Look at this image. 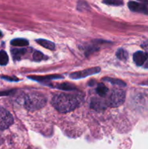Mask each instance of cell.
Listing matches in <instances>:
<instances>
[{
  "mask_svg": "<svg viewBox=\"0 0 148 149\" xmlns=\"http://www.w3.org/2000/svg\"><path fill=\"white\" fill-rule=\"evenodd\" d=\"M83 97L80 95L59 93L52 98V104L53 107L61 113H67L73 111L80 106Z\"/></svg>",
  "mask_w": 148,
  "mask_h": 149,
  "instance_id": "6da1fadb",
  "label": "cell"
},
{
  "mask_svg": "<svg viewBox=\"0 0 148 149\" xmlns=\"http://www.w3.org/2000/svg\"><path fill=\"white\" fill-rule=\"evenodd\" d=\"M46 102V97L41 93H28L25 97L24 107L28 111L39 110L45 106Z\"/></svg>",
  "mask_w": 148,
  "mask_h": 149,
  "instance_id": "7a4b0ae2",
  "label": "cell"
},
{
  "mask_svg": "<svg viewBox=\"0 0 148 149\" xmlns=\"http://www.w3.org/2000/svg\"><path fill=\"white\" fill-rule=\"evenodd\" d=\"M125 97H126V93L124 90L120 89H113L106 99V104L109 107H118L123 104L125 100Z\"/></svg>",
  "mask_w": 148,
  "mask_h": 149,
  "instance_id": "3957f363",
  "label": "cell"
},
{
  "mask_svg": "<svg viewBox=\"0 0 148 149\" xmlns=\"http://www.w3.org/2000/svg\"><path fill=\"white\" fill-rule=\"evenodd\" d=\"M13 122L14 119L11 113L7 109L0 107V130L8 129Z\"/></svg>",
  "mask_w": 148,
  "mask_h": 149,
  "instance_id": "277c9868",
  "label": "cell"
},
{
  "mask_svg": "<svg viewBox=\"0 0 148 149\" xmlns=\"http://www.w3.org/2000/svg\"><path fill=\"white\" fill-rule=\"evenodd\" d=\"M100 71V68L99 67H94V68H87L83 71H76V72L72 73L70 74V77L73 79H78L85 78V77H89V76L94 75V74H97Z\"/></svg>",
  "mask_w": 148,
  "mask_h": 149,
  "instance_id": "5b68a950",
  "label": "cell"
},
{
  "mask_svg": "<svg viewBox=\"0 0 148 149\" xmlns=\"http://www.w3.org/2000/svg\"><path fill=\"white\" fill-rule=\"evenodd\" d=\"M128 6L131 11L143 13V14H148V8L145 4H141V3L136 2V1H131L128 4Z\"/></svg>",
  "mask_w": 148,
  "mask_h": 149,
  "instance_id": "8992f818",
  "label": "cell"
},
{
  "mask_svg": "<svg viewBox=\"0 0 148 149\" xmlns=\"http://www.w3.org/2000/svg\"><path fill=\"white\" fill-rule=\"evenodd\" d=\"M147 58V54L142 51H137L133 54V59L135 63L139 66L143 65Z\"/></svg>",
  "mask_w": 148,
  "mask_h": 149,
  "instance_id": "52a82bcc",
  "label": "cell"
},
{
  "mask_svg": "<svg viewBox=\"0 0 148 149\" xmlns=\"http://www.w3.org/2000/svg\"><path fill=\"white\" fill-rule=\"evenodd\" d=\"M91 107L95 110H100V109H104L107 107L106 102H103L102 100L98 98H93L91 100Z\"/></svg>",
  "mask_w": 148,
  "mask_h": 149,
  "instance_id": "ba28073f",
  "label": "cell"
},
{
  "mask_svg": "<svg viewBox=\"0 0 148 149\" xmlns=\"http://www.w3.org/2000/svg\"><path fill=\"white\" fill-rule=\"evenodd\" d=\"M36 42H37L38 44H39L41 46L46 48V49H50V50H54V49H55V43L52 42L51 41L46 40V39H36Z\"/></svg>",
  "mask_w": 148,
  "mask_h": 149,
  "instance_id": "9c48e42d",
  "label": "cell"
},
{
  "mask_svg": "<svg viewBox=\"0 0 148 149\" xmlns=\"http://www.w3.org/2000/svg\"><path fill=\"white\" fill-rule=\"evenodd\" d=\"M29 78L31 79L35 80V81H49L51 79H62L63 78V77L59 75H49V76H46V77H29Z\"/></svg>",
  "mask_w": 148,
  "mask_h": 149,
  "instance_id": "30bf717a",
  "label": "cell"
},
{
  "mask_svg": "<svg viewBox=\"0 0 148 149\" xmlns=\"http://www.w3.org/2000/svg\"><path fill=\"white\" fill-rule=\"evenodd\" d=\"M55 87L61 90H65V91H72L75 90V85L70 83H60V84H55Z\"/></svg>",
  "mask_w": 148,
  "mask_h": 149,
  "instance_id": "8fae6325",
  "label": "cell"
},
{
  "mask_svg": "<svg viewBox=\"0 0 148 149\" xmlns=\"http://www.w3.org/2000/svg\"><path fill=\"white\" fill-rule=\"evenodd\" d=\"M96 91H97V93L100 97H104L108 93V88L104 84H103L102 83H99L97 84Z\"/></svg>",
  "mask_w": 148,
  "mask_h": 149,
  "instance_id": "7c38bea8",
  "label": "cell"
},
{
  "mask_svg": "<svg viewBox=\"0 0 148 149\" xmlns=\"http://www.w3.org/2000/svg\"><path fill=\"white\" fill-rule=\"evenodd\" d=\"M102 80L103 81L111 83L113 84H116V85L120 86V87H125L126 85L124 81H122L121 79H114L111 78V77H104V78L102 79Z\"/></svg>",
  "mask_w": 148,
  "mask_h": 149,
  "instance_id": "4fadbf2b",
  "label": "cell"
},
{
  "mask_svg": "<svg viewBox=\"0 0 148 149\" xmlns=\"http://www.w3.org/2000/svg\"><path fill=\"white\" fill-rule=\"evenodd\" d=\"M27 52L26 49H12V54L15 60H20L23 55Z\"/></svg>",
  "mask_w": 148,
  "mask_h": 149,
  "instance_id": "5bb4252c",
  "label": "cell"
},
{
  "mask_svg": "<svg viewBox=\"0 0 148 149\" xmlns=\"http://www.w3.org/2000/svg\"><path fill=\"white\" fill-rule=\"evenodd\" d=\"M11 45L16 47H25L28 45V41L25 39H15L11 41Z\"/></svg>",
  "mask_w": 148,
  "mask_h": 149,
  "instance_id": "9a60e30c",
  "label": "cell"
},
{
  "mask_svg": "<svg viewBox=\"0 0 148 149\" xmlns=\"http://www.w3.org/2000/svg\"><path fill=\"white\" fill-rule=\"evenodd\" d=\"M8 61H9V58L7 52L4 50L0 51V65H7Z\"/></svg>",
  "mask_w": 148,
  "mask_h": 149,
  "instance_id": "2e32d148",
  "label": "cell"
},
{
  "mask_svg": "<svg viewBox=\"0 0 148 149\" xmlns=\"http://www.w3.org/2000/svg\"><path fill=\"white\" fill-rule=\"evenodd\" d=\"M116 56L119 60L126 61L128 58V52L123 49H119L116 52Z\"/></svg>",
  "mask_w": 148,
  "mask_h": 149,
  "instance_id": "e0dca14e",
  "label": "cell"
},
{
  "mask_svg": "<svg viewBox=\"0 0 148 149\" xmlns=\"http://www.w3.org/2000/svg\"><path fill=\"white\" fill-rule=\"evenodd\" d=\"M102 2L112 6H120L123 4V0H102Z\"/></svg>",
  "mask_w": 148,
  "mask_h": 149,
  "instance_id": "ac0fdd59",
  "label": "cell"
},
{
  "mask_svg": "<svg viewBox=\"0 0 148 149\" xmlns=\"http://www.w3.org/2000/svg\"><path fill=\"white\" fill-rule=\"evenodd\" d=\"M33 58L35 61H41L42 60L45 59V56L42 52L39 51H35L33 54Z\"/></svg>",
  "mask_w": 148,
  "mask_h": 149,
  "instance_id": "d6986e66",
  "label": "cell"
},
{
  "mask_svg": "<svg viewBox=\"0 0 148 149\" xmlns=\"http://www.w3.org/2000/svg\"><path fill=\"white\" fill-rule=\"evenodd\" d=\"M3 79H7L8 81H18V79L15 78V77H2Z\"/></svg>",
  "mask_w": 148,
  "mask_h": 149,
  "instance_id": "ffe728a7",
  "label": "cell"
},
{
  "mask_svg": "<svg viewBox=\"0 0 148 149\" xmlns=\"http://www.w3.org/2000/svg\"><path fill=\"white\" fill-rule=\"evenodd\" d=\"M12 92V90H7V91L0 92V96L1 95H10Z\"/></svg>",
  "mask_w": 148,
  "mask_h": 149,
  "instance_id": "44dd1931",
  "label": "cell"
},
{
  "mask_svg": "<svg viewBox=\"0 0 148 149\" xmlns=\"http://www.w3.org/2000/svg\"><path fill=\"white\" fill-rule=\"evenodd\" d=\"M144 67L145 68H148V55H147V58L146 61H145V64H144Z\"/></svg>",
  "mask_w": 148,
  "mask_h": 149,
  "instance_id": "7402d4cb",
  "label": "cell"
},
{
  "mask_svg": "<svg viewBox=\"0 0 148 149\" xmlns=\"http://www.w3.org/2000/svg\"><path fill=\"white\" fill-rule=\"evenodd\" d=\"M138 1H140L142 2H143L144 4H148V0H138Z\"/></svg>",
  "mask_w": 148,
  "mask_h": 149,
  "instance_id": "603a6c76",
  "label": "cell"
},
{
  "mask_svg": "<svg viewBox=\"0 0 148 149\" xmlns=\"http://www.w3.org/2000/svg\"><path fill=\"white\" fill-rule=\"evenodd\" d=\"M1 36H2V33H1V31H0V37H1Z\"/></svg>",
  "mask_w": 148,
  "mask_h": 149,
  "instance_id": "cb8c5ba5",
  "label": "cell"
}]
</instances>
